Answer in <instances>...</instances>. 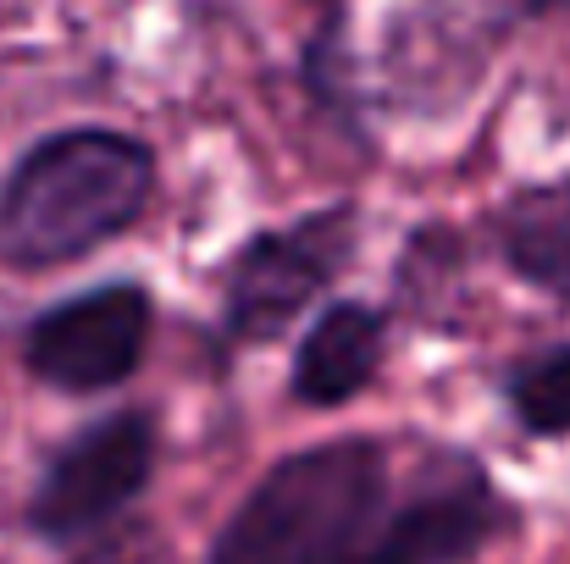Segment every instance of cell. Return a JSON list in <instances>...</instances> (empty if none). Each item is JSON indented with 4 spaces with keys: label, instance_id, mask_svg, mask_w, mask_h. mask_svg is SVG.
I'll list each match as a JSON object with an SVG mask.
<instances>
[{
    "label": "cell",
    "instance_id": "cell-4",
    "mask_svg": "<svg viewBox=\"0 0 570 564\" xmlns=\"http://www.w3.org/2000/svg\"><path fill=\"white\" fill-rule=\"evenodd\" d=\"M161 454L167 437L150 404H117L78 420L61 443L45 448L33 487L22 498V532L56 554L111 532L150 498Z\"/></svg>",
    "mask_w": 570,
    "mask_h": 564
},
{
    "label": "cell",
    "instance_id": "cell-7",
    "mask_svg": "<svg viewBox=\"0 0 570 564\" xmlns=\"http://www.w3.org/2000/svg\"><path fill=\"white\" fill-rule=\"evenodd\" d=\"M510 28L515 17L499 0H393L382 11L377 50H372L377 111L382 117L454 111L476 89L488 50Z\"/></svg>",
    "mask_w": 570,
    "mask_h": 564
},
{
    "label": "cell",
    "instance_id": "cell-12",
    "mask_svg": "<svg viewBox=\"0 0 570 564\" xmlns=\"http://www.w3.org/2000/svg\"><path fill=\"white\" fill-rule=\"evenodd\" d=\"M61 564H184V560H178L173 537L161 532V521L128 515V521H117L111 532H100V537L67 548Z\"/></svg>",
    "mask_w": 570,
    "mask_h": 564
},
{
    "label": "cell",
    "instance_id": "cell-2",
    "mask_svg": "<svg viewBox=\"0 0 570 564\" xmlns=\"http://www.w3.org/2000/svg\"><path fill=\"white\" fill-rule=\"evenodd\" d=\"M399 487V443L344 432L277 454L216 521L199 564H350Z\"/></svg>",
    "mask_w": 570,
    "mask_h": 564
},
{
    "label": "cell",
    "instance_id": "cell-13",
    "mask_svg": "<svg viewBox=\"0 0 570 564\" xmlns=\"http://www.w3.org/2000/svg\"><path fill=\"white\" fill-rule=\"evenodd\" d=\"M560 17H570V0H560Z\"/></svg>",
    "mask_w": 570,
    "mask_h": 564
},
{
    "label": "cell",
    "instance_id": "cell-9",
    "mask_svg": "<svg viewBox=\"0 0 570 564\" xmlns=\"http://www.w3.org/2000/svg\"><path fill=\"white\" fill-rule=\"evenodd\" d=\"M294 78L311 100V111L338 128L355 150H377V89H372V56L355 39V0H316V17L299 39Z\"/></svg>",
    "mask_w": 570,
    "mask_h": 564
},
{
    "label": "cell",
    "instance_id": "cell-3",
    "mask_svg": "<svg viewBox=\"0 0 570 564\" xmlns=\"http://www.w3.org/2000/svg\"><path fill=\"white\" fill-rule=\"evenodd\" d=\"M366 244V210L355 199L311 205L288 221L244 232L216 266V321L210 338L227 360L283 344L327 299H338Z\"/></svg>",
    "mask_w": 570,
    "mask_h": 564
},
{
    "label": "cell",
    "instance_id": "cell-5",
    "mask_svg": "<svg viewBox=\"0 0 570 564\" xmlns=\"http://www.w3.org/2000/svg\"><path fill=\"white\" fill-rule=\"evenodd\" d=\"M521 504L499 487L482 454L460 443H421L404 487H393L372 537L350 564H476L521 537Z\"/></svg>",
    "mask_w": 570,
    "mask_h": 564
},
{
    "label": "cell",
    "instance_id": "cell-6",
    "mask_svg": "<svg viewBox=\"0 0 570 564\" xmlns=\"http://www.w3.org/2000/svg\"><path fill=\"white\" fill-rule=\"evenodd\" d=\"M156 321L161 305L145 277H100L22 321L17 360L56 398H106L145 372Z\"/></svg>",
    "mask_w": 570,
    "mask_h": 564
},
{
    "label": "cell",
    "instance_id": "cell-8",
    "mask_svg": "<svg viewBox=\"0 0 570 564\" xmlns=\"http://www.w3.org/2000/svg\"><path fill=\"white\" fill-rule=\"evenodd\" d=\"M393 327H399V310L382 299H361V294L327 299L288 349V404L333 415L366 398L387 372Z\"/></svg>",
    "mask_w": 570,
    "mask_h": 564
},
{
    "label": "cell",
    "instance_id": "cell-1",
    "mask_svg": "<svg viewBox=\"0 0 570 564\" xmlns=\"http://www.w3.org/2000/svg\"><path fill=\"white\" fill-rule=\"evenodd\" d=\"M161 194V156L117 122H67L28 139L0 172V266L22 277L83 266L122 244Z\"/></svg>",
    "mask_w": 570,
    "mask_h": 564
},
{
    "label": "cell",
    "instance_id": "cell-10",
    "mask_svg": "<svg viewBox=\"0 0 570 564\" xmlns=\"http://www.w3.org/2000/svg\"><path fill=\"white\" fill-rule=\"evenodd\" d=\"M488 249L521 288L570 310V172L510 188L488 210Z\"/></svg>",
    "mask_w": 570,
    "mask_h": 564
},
{
    "label": "cell",
    "instance_id": "cell-11",
    "mask_svg": "<svg viewBox=\"0 0 570 564\" xmlns=\"http://www.w3.org/2000/svg\"><path fill=\"white\" fill-rule=\"evenodd\" d=\"M493 393H499V404H504V415L515 420L521 437L566 443L570 437V338L538 344V349L515 355L510 366H499Z\"/></svg>",
    "mask_w": 570,
    "mask_h": 564
}]
</instances>
